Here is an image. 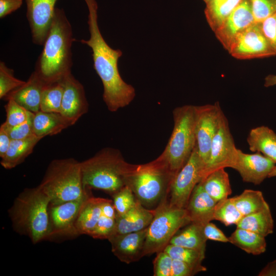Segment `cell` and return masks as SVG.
<instances>
[{
  "label": "cell",
  "instance_id": "6da1fadb",
  "mask_svg": "<svg viewBox=\"0 0 276 276\" xmlns=\"http://www.w3.org/2000/svg\"><path fill=\"white\" fill-rule=\"evenodd\" d=\"M84 1L88 11L87 24L90 37L88 40L81 39L80 42L91 48L94 68L103 86V101L109 111L116 112L133 100L135 89L125 82L120 74L118 61L122 56V52L111 48L101 33L96 1Z\"/></svg>",
  "mask_w": 276,
  "mask_h": 276
},
{
  "label": "cell",
  "instance_id": "7a4b0ae2",
  "mask_svg": "<svg viewBox=\"0 0 276 276\" xmlns=\"http://www.w3.org/2000/svg\"><path fill=\"white\" fill-rule=\"evenodd\" d=\"M72 26L63 9L56 7L53 20L35 65L34 72L45 84L61 81L72 73Z\"/></svg>",
  "mask_w": 276,
  "mask_h": 276
},
{
  "label": "cell",
  "instance_id": "3957f363",
  "mask_svg": "<svg viewBox=\"0 0 276 276\" xmlns=\"http://www.w3.org/2000/svg\"><path fill=\"white\" fill-rule=\"evenodd\" d=\"M50 205L49 197L39 186L25 189L8 211L13 229L34 244L51 238Z\"/></svg>",
  "mask_w": 276,
  "mask_h": 276
},
{
  "label": "cell",
  "instance_id": "277c9868",
  "mask_svg": "<svg viewBox=\"0 0 276 276\" xmlns=\"http://www.w3.org/2000/svg\"><path fill=\"white\" fill-rule=\"evenodd\" d=\"M80 164L84 187L111 195L127 185L128 178L136 166L127 162L119 150L111 147L102 149Z\"/></svg>",
  "mask_w": 276,
  "mask_h": 276
},
{
  "label": "cell",
  "instance_id": "5b68a950",
  "mask_svg": "<svg viewBox=\"0 0 276 276\" xmlns=\"http://www.w3.org/2000/svg\"><path fill=\"white\" fill-rule=\"evenodd\" d=\"M39 186L49 197L50 205L79 199L90 190L83 185L80 162L72 157L52 160Z\"/></svg>",
  "mask_w": 276,
  "mask_h": 276
},
{
  "label": "cell",
  "instance_id": "8992f818",
  "mask_svg": "<svg viewBox=\"0 0 276 276\" xmlns=\"http://www.w3.org/2000/svg\"><path fill=\"white\" fill-rule=\"evenodd\" d=\"M175 174L159 156L146 164L136 165L127 185L145 207L157 206L169 195Z\"/></svg>",
  "mask_w": 276,
  "mask_h": 276
},
{
  "label": "cell",
  "instance_id": "52a82bcc",
  "mask_svg": "<svg viewBox=\"0 0 276 276\" xmlns=\"http://www.w3.org/2000/svg\"><path fill=\"white\" fill-rule=\"evenodd\" d=\"M173 129L159 156L176 175L191 156L196 145L195 105H185L173 111Z\"/></svg>",
  "mask_w": 276,
  "mask_h": 276
},
{
  "label": "cell",
  "instance_id": "ba28073f",
  "mask_svg": "<svg viewBox=\"0 0 276 276\" xmlns=\"http://www.w3.org/2000/svg\"><path fill=\"white\" fill-rule=\"evenodd\" d=\"M190 222L186 209L171 206L168 197L164 198L155 209L147 227L144 256L164 250L179 229Z\"/></svg>",
  "mask_w": 276,
  "mask_h": 276
},
{
  "label": "cell",
  "instance_id": "9c48e42d",
  "mask_svg": "<svg viewBox=\"0 0 276 276\" xmlns=\"http://www.w3.org/2000/svg\"><path fill=\"white\" fill-rule=\"evenodd\" d=\"M204 164L196 146L187 162L175 175L169 191V204L186 209L191 194L203 176Z\"/></svg>",
  "mask_w": 276,
  "mask_h": 276
},
{
  "label": "cell",
  "instance_id": "30bf717a",
  "mask_svg": "<svg viewBox=\"0 0 276 276\" xmlns=\"http://www.w3.org/2000/svg\"><path fill=\"white\" fill-rule=\"evenodd\" d=\"M196 146L204 167L210 155L213 139L225 116L218 102L196 106Z\"/></svg>",
  "mask_w": 276,
  "mask_h": 276
},
{
  "label": "cell",
  "instance_id": "8fae6325",
  "mask_svg": "<svg viewBox=\"0 0 276 276\" xmlns=\"http://www.w3.org/2000/svg\"><path fill=\"white\" fill-rule=\"evenodd\" d=\"M237 153L238 148L235 146L228 121L224 116L213 139L209 157L203 171L202 180L217 169L233 168L237 159Z\"/></svg>",
  "mask_w": 276,
  "mask_h": 276
},
{
  "label": "cell",
  "instance_id": "7c38bea8",
  "mask_svg": "<svg viewBox=\"0 0 276 276\" xmlns=\"http://www.w3.org/2000/svg\"><path fill=\"white\" fill-rule=\"evenodd\" d=\"M228 52L234 58L240 60L276 55L263 33L259 22H255L242 32Z\"/></svg>",
  "mask_w": 276,
  "mask_h": 276
},
{
  "label": "cell",
  "instance_id": "4fadbf2b",
  "mask_svg": "<svg viewBox=\"0 0 276 276\" xmlns=\"http://www.w3.org/2000/svg\"><path fill=\"white\" fill-rule=\"evenodd\" d=\"M255 22L250 0H242L214 33L228 51L237 37Z\"/></svg>",
  "mask_w": 276,
  "mask_h": 276
},
{
  "label": "cell",
  "instance_id": "5bb4252c",
  "mask_svg": "<svg viewBox=\"0 0 276 276\" xmlns=\"http://www.w3.org/2000/svg\"><path fill=\"white\" fill-rule=\"evenodd\" d=\"M57 1L25 0L26 16L34 44L43 45L53 20Z\"/></svg>",
  "mask_w": 276,
  "mask_h": 276
},
{
  "label": "cell",
  "instance_id": "9a60e30c",
  "mask_svg": "<svg viewBox=\"0 0 276 276\" xmlns=\"http://www.w3.org/2000/svg\"><path fill=\"white\" fill-rule=\"evenodd\" d=\"M63 94L60 113L72 126L88 111V103L83 85L72 73L62 80Z\"/></svg>",
  "mask_w": 276,
  "mask_h": 276
},
{
  "label": "cell",
  "instance_id": "2e32d148",
  "mask_svg": "<svg viewBox=\"0 0 276 276\" xmlns=\"http://www.w3.org/2000/svg\"><path fill=\"white\" fill-rule=\"evenodd\" d=\"M89 196V193L77 200L50 205L51 238L56 236L72 237L78 235L75 227L76 221L82 205Z\"/></svg>",
  "mask_w": 276,
  "mask_h": 276
},
{
  "label": "cell",
  "instance_id": "e0dca14e",
  "mask_svg": "<svg viewBox=\"0 0 276 276\" xmlns=\"http://www.w3.org/2000/svg\"><path fill=\"white\" fill-rule=\"evenodd\" d=\"M275 165L274 161L261 153L248 154L238 149L233 169L239 173L243 181L258 185L268 177Z\"/></svg>",
  "mask_w": 276,
  "mask_h": 276
},
{
  "label": "cell",
  "instance_id": "ac0fdd59",
  "mask_svg": "<svg viewBox=\"0 0 276 276\" xmlns=\"http://www.w3.org/2000/svg\"><path fill=\"white\" fill-rule=\"evenodd\" d=\"M147 227L137 232L115 234L109 238L113 255L126 264L138 261L144 257Z\"/></svg>",
  "mask_w": 276,
  "mask_h": 276
},
{
  "label": "cell",
  "instance_id": "d6986e66",
  "mask_svg": "<svg viewBox=\"0 0 276 276\" xmlns=\"http://www.w3.org/2000/svg\"><path fill=\"white\" fill-rule=\"evenodd\" d=\"M216 202L199 182L194 189L186 208L192 222L204 226L214 220Z\"/></svg>",
  "mask_w": 276,
  "mask_h": 276
},
{
  "label": "cell",
  "instance_id": "ffe728a7",
  "mask_svg": "<svg viewBox=\"0 0 276 276\" xmlns=\"http://www.w3.org/2000/svg\"><path fill=\"white\" fill-rule=\"evenodd\" d=\"M45 83L34 71L26 83L9 93L3 99H12L34 113L40 110L41 95Z\"/></svg>",
  "mask_w": 276,
  "mask_h": 276
},
{
  "label": "cell",
  "instance_id": "44dd1931",
  "mask_svg": "<svg viewBox=\"0 0 276 276\" xmlns=\"http://www.w3.org/2000/svg\"><path fill=\"white\" fill-rule=\"evenodd\" d=\"M155 209L146 208L136 199L134 205L128 212L122 215H117L114 235L137 232L147 228L152 221Z\"/></svg>",
  "mask_w": 276,
  "mask_h": 276
},
{
  "label": "cell",
  "instance_id": "7402d4cb",
  "mask_svg": "<svg viewBox=\"0 0 276 276\" xmlns=\"http://www.w3.org/2000/svg\"><path fill=\"white\" fill-rule=\"evenodd\" d=\"M249 149L262 153L276 163V133L265 126L251 129L247 137Z\"/></svg>",
  "mask_w": 276,
  "mask_h": 276
},
{
  "label": "cell",
  "instance_id": "603a6c76",
  "mask_svg": "<svg viewBox=\"0 0 276 276\" xmlns=\"http://www.w3.org/2000/svg\"><path fill=\"white\" fill-rule=\"evenodd\" d=\"M72 125L60 113L44 112L35 113L33 119L34 134L41 139L56 135Z\"/></svg>",
  "mask_w": 276,
  "mask_h": 276
},
{
  "label": "cell",
  "instance_id": "cb8c5ba5",
  "mask_svg": "<svg viewBox=\"0 0 276 276\" xmlns=\"http://www.w3.org/2000/svg\"><path fill=\"white\" fill-rule=\"evenodd\" d=\"M105 198L89 196L82 205L75 227L78 235H90L102 215V204Z\"/></svg>",
  "mask_w": 276,
  "mask_h": 276
},
{
  "label": "cell",
  "instance_id": "d4e9b609",
  "mask_svg": "<svg viewBox=\"0 0 276 276\" xmlns=\"http://www.w3.org/2000/svg\"><path fill=\"white\" fill-rule=\"evenodd\" d=\"M41 139L34 135L24 139L12 140L7 153L1 158L2 167L6 169H11L22 163L32 153Z\"/></svg>",
  "mask_w": 276,
  "mask_h": 276
},
{
  "label": "cell",
  "instance_id": "484cf974",
  "mask_svg": "<svg viewBox=\"0 0 276 276\" xmlns=\"http://www.w3.org/2000/svg\"><path fill=\"white\" fill-rule=\"evenodd\" d=\"M224 169L211 172L200 182L205 192L216 202L228 198L232 192L229 176Z\"/></svg>",
  "mask_w": 276,
  "mask_h": 276
},
{
  "label": "cell",
  "instance_id": "4316f807",
  "mask_svg": "<svg viewBox=\"0 0 276 276\" xmlns=\"http://www.w3.org/2000/svg\"><path fill=\"white\" fill-rule=\"evenodd\" d=\"M228 240L229 242L248 254L259 255L266 249L265 237L245 229L237 227Z\"/></svg>",
  "mask_w": 276,
  "mask_h": 276
},
{
  "label": "cell",
  "instance_id": "83f0119b",
  "mask_svg": "<svg viewBox=\"0 0 276 276\" xmlns=\"http://www.w3.org/2000/svg\"><path fill=\"white\" fill-rule=\"evenodd\" d=\"M203 226L190 222L181 231H178L171 239L169 244L186 248L205 251L206 238Z\"/></svg>",
  "mask_w": 276,
  "mask_h": 276
},
{
  "label": "cell",
  "instance_id": "f1b7e54d",
  "mask_svg": "<svg viewBox=\"0 0 276 276\" xmlns=\"http://www.w3.org/2000/svg\"><path fill=\"white\" fill-rule=\"evenodd\" d=\"M236 226L254 232L265 237L272 234L274 222L269 205L260 211L243 216Z\"/></svg>",
  "mask_w": 276,
  "mask_h": 276
},
{
  "label": "cell",
  "instance_id": "f546056e",
  "mask_svg": "<svg viewBox=\"0 0 276 276\" xmlns=\"http://www.w3.org/2000/svg\"><path fill=\"white\" fill-rule=\"evenodd\" d=\"M242 0H211L206 3L204 15L214 32Z\"/></svg>",
  "mask_w": 276,
  "mask_h": 276
},
{
  "label": "cell",
  "instance_id": "4dcf8cb0",
  "mask_svg": "<svg viewBox=\"0 0 276 276\" xmlns=\"http://www.w3.org/2000/svg\"><path fill=\"white\" fill-rule=\"evenodd\" d=\"M231 199L243 216L260 211L268 205L262 192L258 190L246 189Z\"/></svg>",
  "mask_w": 276,
  "mask_h": 276
},
{
  "label": "cell",
  "instance_id": "1f68e13d",
  "mask_svg": "<svg viewBox=\"0 0 276 276\" xmlns=\"http://www.w3.org/2000/svg\"><path fill=\"white\" fill-rule=\"evenodd\" d=\"M173 259L184 262L192 268L196 273L206 270L202 265L205 252L169 244L164 250Z\"/></svg>",
  "mask_w": 276,
  "mask_h": 276
},
{
  "label": "cell",
  "instance_id": "d6a6232c",
  "mask_svg": "<svg viewBox=\"0 0 276 276\" xmlns=\"http://www.w3.org/2000/svg\"><path fill=\"white\" fill-rule=\"evenodd\" d=\"M63 94V85L62 80L45 84L41 95L40 110L60 113Z\"/></svg>",
  "mask_w": 276,
  "mask_h": 276
},
{
  "label": "cell",
  "instance_id": "836d02e7",
  "mask_svg": "<svg viewBox=\"0 0 276 276\" xmlns=\"http://www.w3.org/2000/svg\"><path fill=\"white\" fill-rule=\"evenodd\" d=\"M243 217L231 198L221 200L215 205L214 220L221 222L225 226L236 225Z\"/></svg>",
  "mask_w": 276,
  "mask_h": 276
},
{
  "label": "cell",
  "instance_id": "e575fe53",
  "mask_svg": "<svg viewBox=\"0 0 276 276\" xmlns=\"http://www.w3.org/2000/svg\"><path fill=\"white\" fill-rule=\"evenodd\" d=\"M26 81L16 78L14 71L3 61L0 62V98L3 99L9 93L20 87Z\"/></svg>",
  "mask_w": 276,
  "mask_h": 276
},
{
  "label": "cell",
  "instance_id": "d590c367",
  "mask_svg": "<svg viewBox=\"0 0 276 276\" xmlns=\"http://www.w3.org/2000/svg\"><path fill=\"white\" fill-rule=\"evenodd\" d=\"M5 109L6 119L4 123L10 127L15 126L26 122L34 113L28 110L12 99L7 100Z\"/></svg>",
  "mask_w": 276,
  "mask_h": 276
},
{
  "label": "cell",
  "instance_id": "8d00e7d4",
  "mask_svg": "<svg viewBox=\"0 0 276 276\" xmlns=\"http://www.w3.org/2000/svg\"><path fill=\"white\" fill-rule=\"evenodd\" d=\"M111 195L117 215L124 214L131 209L136 202L133 192L128 186H125Z\"/></svg>",
  "mask_w": 276,
  "mask_h": 276
},
{
  "label": "cell",
  "instance_id": "74e56055",
  "mask_svg": "<svg viewBox=\"0 0 276 276\" xmlns=\"http://www.w3.org/2000/svg\"><path fill=\"white\" fill-rule=\"evenodd\" d=\"M116 219L109 218L102 214L89 236L94 239L108 240L115 234Z\"/></svg>",
  "mask_w": 276,
  "mask_h": 276
},
{
  "label": "cell",
  "instance_id": "f35d334b",
  "mask_svg": "<svg viewBox=\"0 0 276 276\" xmlns=\"http://www.w3.org/2000/svg\"><path fill=\"white\" fill-rule=\"evenodd\" d=\"M35 113H33L26 122L18 125L10 127L4 123L1 125L8 133L12 140L24 139L34 135L33 129V119Z\"/></svg>",
  "mask_w": 276,
  "mask_h": 276
},
{
  "label": "cell",
  "instance_id": "ab89813d",
  "mask_svg": "<svg viewBox=\"0 0 276 276\" xmlns=\"http://www.w3.org/2000/svg\"><path fill=\"white\" fill-rule=\"evenodd\" d=\"M256 22L276 12V0H250Z\"/></svg>",
  "mask_w": 276,
  "mask_h": 276
},
{
  "label": "cell",
  "instance_id": "60d3db41",
  "mask_svg": "<svg viewBox=\"0 0 276 276\" xmlns=\"http://www.w3.org/2000/svg\"><path fill=\"white\" fill-rule=\"evenodd\" d=\"M173 259L164 250L157 253L153 261V275L171 276Z\"/></svg>",
  "mask_w": 276,
  "mask_h": 276
},
{
  "label": "cell",
  "instance_id": "b9f144b4",
  "mask_svg": "<svg viewBox=\"0 0 276 276\" xmlns=\"http://www.w3.org/2000/svg\"><path fill=\"white\" fill-rule=\"evenodd\" d=\"M259 22L263 33L276 54V12Z\"/></svg>",
  "mask_w": 276,
  "mask_h": 276
},
{
  "label": "cell",
  "instance_id": "7bdbcfd3",
  "mask_svg": "<svg viewBox=\"0 0 276 276\" xmlns=\"http://www.w3.org/2000/svg\"><path fill=\"white\" fill-rule=\"evenodd\" d=\"M204 234L207 240L226 243L229 242L228 237L214 223L209 222L204 226Z\"/></svg>",
  "mask_w": 276,
  "mask_h": 276
},
{
  "label": "cell",
  "instance_id": "ee69618b",
  "mask_svg": "<svg viewBox=\"0 0 276 276\" xmlns=\"http://www.w3.org/2000/svg\"><path fill=\"white\" fill-rule=\"evenodd\" d=\"M196 274L194 269L181 261L173 259L171 276H192Z\"/></svg>",
  "mask_w": 276,
  "mask_h": 276
},
{
  "label": "cell",
  "instance_id": "f6af8a7d",
  "mask_svg": "<svg viewBox=\"0 0 276 276\" xmlns=\"http://www.w3.org/2000/svg\"><path fill=\"white\" fill-rule=\"evenodd\" d=\"M22 4V0H0V18L6 16L18 9Z\"/></svg>",
  "mask_w": 276,
  "mask_h": 276
},
{
  "label": "cell",
  "instance_id": "bcb514c9",
  "mask_svg": "<svg viewBox=\"0 0 276 276\" xmlns=\"http://www.w3.org/2000/svg\"><path fill=\"white\" fill-rule=\"evenodd\" d=\"M12 139L7 132V131L2 127H0V157L3 158L7 153Z\"/></svg>",
  "mask_w": 276,
  "mask_h": 276
},
{
  "label": "cell",
  "instance_id": "7dc6e473",
  "mask_svg": "<svg viewBox=\"0 0 276 276\" xmlns=\"http://www.w3.org/2000/svg\"><path fill=\"white\" fill-rule=\"evenodd\" d=\"M102 214L111 218H116L117 212L112 200L105 199L101 207Z\"/></svg>",
  "mask_w": 276,
  "mask_h": 276
},
{
  "label": "cell",
  "instance_id": "c3c4849f",
  "mask_svg": "<svg viewBox=\"0 0 276 276\" xmlns=\"http://www.w3.org/2000/svg\"><path fill=\"white\" fill-rule=\"evenodd\" d=\"M259 276H276V259L269 262L259 273Z\"/></svg>",
  "mask_w": 276,
  "mask_h": 276
},
{
  "label": "cell",
  "instance_id": "681fc988",
  "mask_svg": "<svg viewBox=\"0 0 276 276\" xmlns=\"http://www.w3.org/2000/svg\"><path fill=\"white\" fill-rule=\"evenodd\" d=\"M276 85V75H269L265 78L264 86L270 87Z\"/></svg>",
  "mask_w": 276,
  "mask_h": 276
},
{
  "label": "cell",
  "instance_id": "f907efd6",
  "mask_svg": "<svg viewBox=\"0 0 276 276\" xmlns=\"http://www.w3.org/2000/svg\"><path fill=\"white\" fill-rule=\"evenodd\" d=\"M276 176V165L269 175L268 178Z\"/></svg>",
  "mask_w": 276,
  "mask_h": 276
},
{
  "label": "cell",
  "instance_id": "816d5d0a",
  "mask_svg": "<svg viewBox=\"0 0 276 276\" xmlns=\"http://www.w3.org/2000/svg\"><path fill=\"white\" fill-rule=\"evenodd\" d=\"M205 4L208 3L211 0H202Z\"/></svg>",
  "mask_w": 276,
  "mask_h": 276
}]
</instances>
